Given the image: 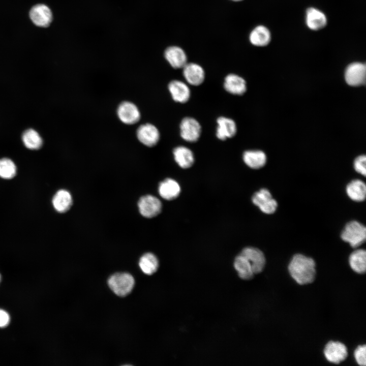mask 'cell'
<instances>
[{
	"mask_svg": "<svg viewBox=\"0 0 366 366\" xmlns=\"http://www.w3.org/2000/svg\"><path fill=\"white\" fill-rule=\"evenodd\" d=\"M291 277L299 285L312 283L316 274L315 260L302 254L293 256L288 266Z\"/></svg>",
	"mask_w": 366,
	"mask_h": 366,
	"instance_id": "1",
	"label": "cell"
},
{
	"mask_svg": "<svg viewBox=\"0 0 366 366\" xmlns=\"http://www.w3.org/2000/svg\"><path fill=\"white\" fill-rule=\"evenodd\" d=\"M341 238L353 248H357L365 240L366 228L357 221H351L345 225L341 232Z\"/></svg>",
	"mask_w": 366,
	"mask_h": 366,
	"instance_id": "2",
	"label": "cell"
},
{
	"mask_svg": "<svg viewBox=\"0 0 366 366\" xmlns=\"http://www.w3.org/2000/svg\"><path fill=\"white\" fill-rule=\"evenodd\" d=\"M134 284L133 277L128 272L115 273L108 280L109 288L116 295L120 297L128 295L133 289Z\"/></svg>",
	"mask_w": 366,
	"mask_h": 366,
	"instance_id": "3",
	"label": "cell"
},
{
	"mask_svg": "<svg viewBox=\"0 0 366 366\" xmlns=\"http://www.w3.org/2000/svg\"><path fill=\"white\" fill-rule=\"evenodd\" d=\"M252 201L262 212L266 214H273L278 207L277 201L273 198L270 191L265 188L256 192L252 196Z\"/></svg>",
	"mask_w": 366,
	"mask_h": 366,
	"instance_id": "4",
	"label": "cell"
},
{
	"mask_svg": "<svg viewBox=\"0 0 366 366\" xmlns=\"http://www.w3.org/2000/svg\"><path fill=\"white\" fill-rule=\"evenodd\" d=\"M201 127L199 122L193 117L184 118L180 124L181 138L189 142H196L199 138Z\"/></svg>",
	"mask_w": 366,
	"mask_h": 366,
	"instance_id": "5",
	"label": "cell"
},
{
	"mask_svg": "<svg viewBox=\"0 0 366 366\" xmlns=\"http://www.w3.org/2000/svg\"><path fill=\"white\" fill-rule=\"evenodd\" d=\"M323 353L328 361L334 364H339L344 361L348 354L347 347L344 344L334 341H330L326 344Z\"/></svg>",
	"mask_w": 366,
	"mask_h": 366,
	"instance_id": "6",
	"label": "cell"
},
{
	"mask_svg": "<svg viewBox=\"0 0 366 366\" xmlns=\"http://www.w3.org/2000/svg\"><path fill=\"white\" fill-rule=\"evenodd\" d=\"M141 215L147 218H151L159 215L162 210V203L157 197L147 195L141 197L138 203Z\"/></svg>",
	"mask_w": 366,
	"mask_h": 366,
	"instance_id": "7",
	"label": "cell"
},
{
	"mask_svg": "<svg viewBox=\"0 0 366 366\" xmlns=\"http://www.w3.org/2000/svg\"><path fill=\"white\" fill-rule=\"evenodd\" d=\"M365 65L360 63H354L346 68L345 78L348 84L357 86L365 82Z\"/></svg>",
	"mask_w": 366,
	"mask_h": 366,
	"instance_id": "8",
	"label": "cell"
},
{
	"mask_svg": "<svg viewBox=\"0 0 366 366\" xmlns=\"http://www.w3.org/2000/svg\"><path fill=\"white\" fill-rule=\"evenodd\" d=\"M139 141L146 146L156 145L160 139V133L156 126L151 124L140 125L136 131Z\"/></svg>",
	"mask_w": 366,
	"mask_h": 366,
	"instance_id": "9",
	"label": "cell"
},
{
	"mask_svg": "<svg viewBox=\"0 0 366 366\" xmlns=\"http://www.w3.org/2000/svg\"><path fill=\"white\" fill-rule=\"evenodd\" d=\"M117 114L121 122L127 125H133L137 123L140 118V113L134 103L124 101L118 106Z\"/></svg>",
	"mask_w": 366,
	"mask_h": 366,
	"instance_id": "10",
	"label": "cell"
},
{
	"mask_svg": "<svg viewBox=\"0 0 366 366\" xmlns=\"http://www.w3.org/2000/svg\"><path fill=\"white\" fill-rule=\"evenodd\" d=\"M248 260L254 273L261 272L264 268L266 259L263 253L259 249L254 247L244 248L240 253Z\"/></svg>",
	"mask_w": 366,
	"mask_h": 366,
	"instance_id": "11",
	"label": "cell"
},
{
	"mask_svg": "<svg viewBox=\"0 0 366 366\" xmlns=\"http://www.w3.org/2000/svg\"><path fill=\"white\" fill-rule=\"evenodd\" d=\"M29 17L35 25L40 27L48 26L52 20L51 11L44 4L34 6L30 10Z\"/></svg>",
	"mask_w": 366,
	"mask_h": 366,
	"instance_id": "12",
	"label": "cell"
},
{
	"mask_svg": "<svg viewBox=\"0 0 366 366\" xmlns=\"http://www.w3.org/2000/svg\"><path fill=\"white\" fill-rule=\"evenodd\" d=\"M182 69L183 75L190 84L198 86L202 83L205 73L200 65L195 63H187Z\"/></svg>",
	"mask_w": 366,
	"mask_h": 366,
	"instance_id": "13",
	"label": "cell"
},
{
	"mask_svg": "<svg viewBox=\"0 0 366 366\" xmlns=\"http://www.w3.org/2000/svg\"><path fill=\"white\" fill-rule=\"evenodd\" d=\"M217 122L218 127L216 136L219 139L225 140L235 135L237 128L233 119L221 116L217 119Z\"/></svg>",
	"mask_w": 366,
	"mask_h": 366,
	"instance_id": "14",
	"label": "cell"
},
{
	"mask_svg": "<svg viewBox=\"0 0 366 366\" xmlns=\"http://www.w3.org/2000/svg\"><path fill=\"white\" fill-rule=\"evenodd\" d=\"M168 89L172 99L175 102L185 103L190 99V88L186 83L181 81H171L168 84Z\"/></svg>",
	"mask_w": 366,
	"mask_h": 366,
	"instance_id": "15",
	"label": "cell"
},
{
	"mask_svg": "<svg viewBox=\"0 0 366 366\" xmlns=\"http://www.w3.org/2000/svg\"><path fill=\"white\" fill-rule=\"evenodd\" d=\"M165 57L174 69L182 68L187 63V57L185 51L177 46L167 48L164 53Z\"/></svg>",
	"mask_w": 366,
	"mask_h": 366,
	"instance_id": "16",
	"label": "cell"
},
{
	"mask_svg": "<svg viewBox=\"0 0 366 366\" xmlns=\"http://www.w3.org/2000/svg\"><path fill=\"white\" fill-rule=\"evenodd\" d=\"M224 86L227 92L235 95H242L247 90L246 81L234 74H230L225 77Z\"/></svg>",
	"mask_w": 366,
	"mask_h": 366,
	"instance_id": "17",
	"label": "cell"
},
{
	"mask_svg": "<svg viewBox=\"0 0 366 366\" xmlns=\"http://www.w3.org/2000/svg\"><path fill=\"white\" fill-rule=\"evenodd\" d=\"M180 192V187L177 181L172 178H166L159 186V193L165 200H171L177 198Z\"/></svg>",
	"mask_w": 366,
	"mask_h": 366,
	"instance_id": "18",
	"label": "cell"
},
{
	"mask_svg": "<svg viewBox=\"0 0 366 366\" xmlns=\"http://www.w3.org/2000/svg\"><path fill=\"white\" fill-rule=\"evenodd\" d=\"M346 192L347 196L353 201H363L366 196L365 184L360 179H353L346 186Z\"/></svg>",
	"mask_w": 366,
	"mask_h": 366,
	"instance_id": "19",
	"label": "cell"
},
{
	"mask_svg": "<svg viewBox=\"0 0 366 366\" xmlns=\"http://www.w3.org/2000/svg\"><path fill=\"white\" fill-rule=\"evenodd\" d=\"M52 203L56 211L64 213L71 208L73 203L72 197L69 192L61 189L54 195Z\"/></svg>",
	"mask_w": 366,
	"mask_h": 366,
	"instance_id": "20",
	"label": "cell"
},
{
	"mask_svg": "<svg viewBox=\"0 0 366 366\" xmlns=\"http://www.w3.org/2000/svg\"><path fill=\"white\" fill-rule=\"evenodd\" d=\"M326 23L327 19L323 12L314 8H310L307 10L306 23L309 28L317 30L323 28Z\"/></svg>",
	"mask_w": 366,
	"mask_h": 366,
	"instance_id": "21",
	"label": "cell"
},
{
	"mask_svg": "<svg viewBox=\"0 0 366 366\" xmlns=\"http://www.w3.org/2000/svg\"><path fill=\"white\" fill-rule=\"evenodd\" d=\"M174 160L184 169L190 168L194 162V155L189 148L184 146L175 147L173 151Z\"/></svg>",
	"mask_w": 366,
	"mask_h": 366,
	"instance_id": "22",
	"label": "cell"
},
{
	"mask_svg": "<svg viewBox=\"0 0 366 366\" xmlns=\"http://www.w3.org/2000/svg\"><path fill=\"white\" fill-rule=\"evenodd\" d=\"M243 160L248 167L257 169L265 165L266 156L261 150H247L243 153Z\"/></svg>",
	"mask_w": 366,
	"mask_h": 366,
	"instance_id": "23",
	"label": "cell"
},
{
	"mask_svg": "<svg viewBox=\"0 0 366 366\" xmlns=\"http://www.w3.org/2000/svg\"><path fill=\"white\" fill-rule=\"evenodd\" d=\"M349 263L355 272L363 274L366 270V251L361 249L354 251L349 256Z\"/></svg>",
	"mask_w": 366,
	"mask_h": 366,
	"instance_id": "24",
	"label": "cell"
},
{
	"mask_svg": "<svg viewBox=\"0 0 366 366\" xmlns=\"http://www.w3.org/2000/svg\"><path fill=\"white\" fill-rule=\"evenodd\" d=\"M270 33L265 26L259 25L250 33L249 39L251 43L256 46H264L270 41Z\"/></svg>",
	"mask_w": 366,
	"mask_h": 366,
	"instance_id": "25",
	"label": "cell"
},
{
	"mask_svg": "<svg viewBox=\"0 0 366 366\" xmlns=\"http://www.w3.org/2000/svg\"><path fill=\"white\" fill-rule=\"evenodd\" d=\"M234 266L239 277L243 280L252 279L255 274L248 260L240 254L235 258Z\"/></svg>",
	"mask_w": 366,
	"mask_h": 366,
	"instance_id": "26",
	"label": "cell"
},
{
	"mask_svg": "<svg viewBox=\"0 0 366 366\" xmlns=\"http://www.w3.org/2000/svg\"><path fill=\"white\" fill-rule=\"evenodd\" d=\"M139 265L143 273L147 275H151L157 270L159 267V261L154 254L147 253L140 258Z\"/></svg>",
	"mask_w": 366,
	"mask_h": 366,
	"instance_id": "27",
	"label": "cell"
},
{
	"mask_svg": "<svg viewBox=\"0 0 366 366\" xmlns=\"http://www.w3.org/2000/svg\"><path fill=\"white\" fill-rule=\"evenodd\" d=\"M22 142L29 149H38L42 145L43 141L39 133L34 129H27L22 135Z\"/></svg>",
	"mask_w": 366,
	"mask_h": 366,
	"instance_id": "28",
	"label": "cell"
},
{
	"mask_svg": "<svg viewBox=\"0 0 366 366\" xmlns=\"http://www.w3.org/2000/svg\"><path fill=\"white\" fill-rule=\"evenodd\" d=\"M16 166L11 159L5 158L0 159V177L12 179L16 175Z\"/></svg>",
	"mask_w": 366,
	"mask_h": 366,
	"instance_id": "29",
	"label": "cell"
},
{
	"mask_svg": "<svg viewBox=\"0 0 366 366\" xmlns=\"http://www.w3.org/2000/svg\"><path fill=\"white\" fill-rule=\"evenodd\" d=\"M355 359L360 366H365L366 364V346L365 345L358 346L354 352Z\"/></svg>",
	"mask_w": 366,
	"mask_h": 366,
	"instance_id": "30",
	"label": "cell"
},
{
	"mask_svg": "<svg viewBox=\"0 0 366 366\" xmlns=\"http://www.w3.org/2000/svg\"><path fill=\"white\" fill-rule=\"evenodd\" d=\"M354 168L358 173L363 176L366 174V157L361 155L357 157L354 161Z\"/></svg>",
	"mask_w": 366,
	"mask_h": 366,
	"instance_id": "31",
	"label": "cell"
},
{
	"mask_svg": "<svg viewBox=\"0 0 366 366\" xmlns=\"http://www.w3.org/2000/svg\"><path fill=\"white\" fill-rule=\"evenodd\" d=\"M10 322L9 314L4 310L0 309V327H5Z\"/></svg>",
	"mask_w": 366,
	"mask_h": 366,
	"instance_id": "32",
	"label": "cell"
},
{
	"mask_svg": "<svg viewBox=\"0 0 366 366\" xmlns=\"http://www.w3.org/2000/svg\"><path fill=\"white\" fill-rule=\"evenodd\" d=\"M231 1H235V2H238V1H241L242 0H231Z\"/></svg>",
	"mask_w": 366,
	"mask_h": 366,
	"instance_id": "33",
	"label": "cell"
},
{
	"mask_svg": "<svg viewBox=\"0 0 366 366\" xmlns=\"http://www.w3.org/2000/svg\"><path fill=\"white\" fill-rule=\"evenodd\" d=\"M1 274H0V282H1Z\"/></svg>",
	"mask_w": 366,
	"mask_h": 366,
	"instance_id": "34",
	"label": "cell"
}]
</instances>
